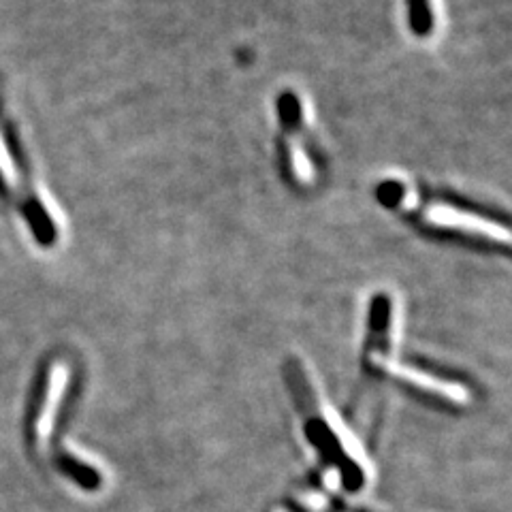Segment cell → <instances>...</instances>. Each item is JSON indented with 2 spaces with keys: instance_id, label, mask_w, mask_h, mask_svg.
Returning <instances> with one entry per match:
<instances>
[{
  "instance_id": "obj_7",
  "label": "cell",
  "mask_w": 512,
  "mask_h": 512,
  "mask_svg": "<svg viewBox=\"0 0 512 512\" xmlns=\"http://www.w3.org/2000/svg\"><path fill=\"white\" fill-rule=\"evenodd\" d=\"M0 184L7 190H20V178L18 173H15L13 160L9 156V150L5 148L3 139H0Z\"/></svg>"
},
{
  "instance_id": "obj_2",
  "label": "cell",
  "mask_w": 512,
  "mask_h": 512,
  "mask_svg": "<svg viewBox=\"0 0 512 512\" xmlns=\"http://www.w3.org/2000/svg\"><path fill=\"white\" fill-rule=\"evenodd\" d=\"M378 197L382 203H387L391 207L416 212L425 220V224H429V227L455 231L470 237H483L487 242H495V244H508L510 233L506 227H502V224L478 216L474 212L457 210V207H451L446 203H423L412 188H406L397 182L382 184L378 190Z\"/></svg>"
},
{
  "instance_id": "obj_1",
  "label": "cell",
  "mask_w": 512,
  "mask_h": 512,
  "mask_svg": "<svg viewBox=\"0 0 512 512\" xmlns=\"http://www.w3.org/2000/svg\"><path fill=\"white\" fill-rule=\"evenodd\" d=\"M286 378H288V384L293 387L299 410L303 414V421H306V431L310 440L325 453L327 459H333L338 463V459L342 457L344 485L352 491L361 489L365 483L363 459L357 457L355 446L342 436L338 425L333 423L331 414L327 412L323 402H320L310 380L306 378V372L301 370L299 363L291 361L286 367Z\"/></svg>"
},
{
  "instance_id": "obj_3",
  "label": "cell",
  "mask_w": 512,
  "mask_h": 512,
  "mask_svg": "<svg viewBox=\"0 0 512 512\" xmlns=\"http://www.w3.org/2000/svg\"><path fill=\"white\" fill-rule=\"evenodd\" d=\"M69 380H71L69 365L64 361L52 363L43 380L37 414L32 416V423H30L32 446H35L41 455H47V457L52 453L50 442L54 438L56 421H58L64 393H67Z\"/></svg>"
},
{
  "instance_id": "obj_4",
  "label": "cell",
  "mask_w": 512,
  "mask_h": 512,
  "mask_svg": "<svg viewBox=\"0 0 512 512\" xmlns=\"http://www.w3.org/2000/svg\"><path fill=\"white\" fill-rule=\"evenodd\" d=\"M280 116L282 126L286 133V156H288V169H291L293 180L297 184H310L314 180V167L310 154L306 150V141H303V133H306V126H303V109L301 101L295 94H284L280 99Z\"/></svg>"
},
{
  "instance_id": "obj_6",
  "label": "cell",
  "mask_w": 512,
  "mask_h": 512,
  "mask_svg": "<svg viewBox=\"0 0 512 512\" xmlns=\"http://www.w3.org/2000/svg\"><path fill=\"white\" fill-rule=\"evenodd\" d=\"M408 9L412 18V28L419 32L421 37H425V32H431L436 22L434 9H431V0H408Z\"/></svg>"
},
{
  "instance_id": "obj_5",
  "label": "cell",
  "mask_w": 512,
  "mask_h": 512,
  "mask_svg": "<svg viewBox=\"0 0 512 512\" xmlns=\"http://www.w3.org/2000/svg\"><path fill=\"white\" fill-rule=\"evenodd\" d=\"M376 372H384L389 374L391 378H397L399 382L408 384V387L421 391L425 395H431L440 399L444 404H455V406H463L470 402V393L463 384L457 382H448V380H440L434 374L416 370L412 365H404L399 363L395 357H391L389 361H384L376 367Z\"/></svg>"
}]
</instances>
